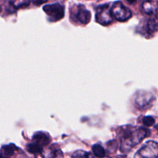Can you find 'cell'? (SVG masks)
<instances>
[{"label": "cell", "mask_w": 158, "mask_h": 158, "mask_svg": "<svg viewBox=\"0 0 158 158\" xmlns=\"http://www.w3.org/2000/svg\"><path fill=\"white\" fill-rule=\"evenodd\" d=\"M15 150H17L16 147L14 144H9L3 146L2 151L0 152V157H11L15 154Z\"/></svg>", "instance_id": "30bf717a"}, {"label": "cell", "mask_w": 158, "mask_h": 158, "mask_svg": "<svg viewBox=\"0 0 158 158\" xmlns=\"http://www.w3.org/2000/svg\"><path fill=\"white\" fill-rule=\"evenodd\" d=\"M43 10L49 17L51 21H59L64 16V7L60 3L46 5L43 6Z\"/></svg>", "instance_id": "3957f363"}, {"label": "cell", "mask_w": 158, "mask_h": 158, "mask_svg": "<svg viewBox=\"0 0 158 158\" xmlns=\"http://www.w3.org/2000/svg\"><path fill=\"white\" fill-rule=\"evenodd\" d=\"M32 140L35 143H38L40 146L44 147L49 144L51 141V138L49 135L46 133L37 132L32 137Z\"/></svg>", "instance_id": "ba28073f"}, {"label": "cell", "mask_w": 158, "mask_h": 158, "mask_svg": "<svg viewBox=\"0 0 158 158\" xmlns=\"http://www.w3.org/2000/svg\"><path fill=\"white\" fill-rule=\"evenodd\" d=\"M136 157H157L158 143L150 140L148 141L135 154Z\"/></svg>", "instance_id": "277c9868"}, {"label": "cell", "mask_w": 158, "mask_h": 158, "mask_svg": "<svg viewBox=\"0 0 158 158\" xmlns=\"http://www.w3.org/2000/svg\"><path fill=\"white\" fill-rule=\"evenodd\" d=\"M1 10H2V9H1V6H0V12H1Z\"/></svg>", "instance_id": "ac0fdd59"}, {"label": "cell", "mask_w": 158, "mask_h": 158, "mask_svg": "<svg viewBox=\"0 0 158 158\" xmlns=\"http://www.w3.org/2000/svg\"><path fill=\"white\" fill-rule=\"evenodd\" d=\"M75 17L79 23L82 24H87L91 19V13L89 10L86 9L83 5H79L77 6V10L75 14Z\"/></svg>", "instance_id": "52a82bcc"}, {"label": "cell", "mask_w": 158, "mask_h": 158, "mask_svg": "<svg viewBox=\"0 0 158 158\" xmlns=\"http://www.w3.org/2000/svg\"><path fill=\"white\" fill-rule=\"evenodd\" d=\"M155 123V120L151 116H148V117H143V123L146 127H151Z\"/></svg>", "instance_id": "5bb4252c"}, {"label": "cell", "mask_w": 158, "mask_h": 158, "mask_svg": "<svg viewBox=\"0 0 158 158\" xmlns=\"http://www.w3.org/2000/svg\"><path fill=\"white\" fill-rule=\"evenodd\" d=\"M110 12L113 18H115L117 21L120 22L127 21L132 16V12L131 9L120 1L114 3L110 9Z\"/></svg>", "instance_id": "7a4b0ae2"}, {"label": "cell", "mask_w": 158, "mask_h": 158, "mask_svg": "<svg viewBox=\"0 0 158 158\" xmlns=\"http://www.w3.org/2000/svg\"><path fill=\"white\" fill-rule=\"evenodd\" d=\"M92 151L94 155L97 157H103L106 156V151L104 148L100 144H94L92 148Z\"/></svg>", "instance_id": "4fadbf2b"}, {"label": "cell", "mask_w": 158, "mask_h": 158, "mask_svg": "<svg viewBox=\"0 0 158 158\" xmlns=\"http://www.w3.org/2000/svg\"><path fill=\"white\" fill-rule=\"evenodd\" d=\"M154 99V96L151 93L140 91L136 97L135 103L139 108H144L152 103Z\"/></svg>", "instance_id": "8992f818"}, {"label": "cell", "mask_w": 158, "mask_h": 158, "mask_svg": "<svg viewBox=\"0 0 158 158\" xmlns=\"http://www.w3.org/2000/svg\"><path fill=\"white\" fill-rule=\"evenodd\" d=\"M148 131L146 128H128L122 137L120 150L123 153H128L134 147L137 146L145 137L148 136Z\"/></svg>", "instance_id": "6da1fadb"}, {"label": "cell", "mask_w": 158, "mask_h": 158, "mask_svg": "<svg viewBox=\"0 0 158 158\" xmlns=\"http://www.w3.org/2000/svg\"><path fill=\"white\" fill-rule=\"evenodd\" d=\"M26 150L29 153L32 154H41L43 152V147L40 146V144L36 143H29L26 146Z\"/></svg>", "instance_id": "8fae6325"}, {"label": "cell", "mask_w": 158, "mask_h": 158, "mask_svg": "<svg viewBox=\"0 0 158 158\" xmlns=\"http://www.w3.org/2000/svg\"><path fill=\"white\" fill-rule=\"evenodd\" d=\"M158 3L157 4L153 0H146L143 4V9L148 14H153L157 12Z\"/></svg>", "instance_id": "9c48e42d"}, {"label": "cell", "mask_w": 158, "mask_h": 158, "mask_svg": "<svg viewBox=\"0 0 158 158\" xmlns=\"http://www.w3.org/2000/svg\"><path fill=\"white\" fill-rule=\"evenodd\" d=\"M157 3H158V2H157Z\"/></svg>", "instance_id": "d6986e66"}, {"label": "cell", "mask_w": 158, "mask_h": 158, "mask_svg": "<svg viewBox=\"0 0 158 158\" xmlns=\"http://www.w3.org/2000/svg\"><path fill=\"white\" fill-rule=\"evenodd\" d=\"M127 2H129L130 4H133V3H134L137 2V0H127Z\"/></svg>", "instance_id": "e0dca14e"}, {"label": "cell", "mask_w": 158, "mask_h": 158, "mask_svg": "<svg viewBox=\"0 0 158 158\" xmlns=\"http://www.w3.org/2000/svg\"><path fill=\"white\" fill-rule=\"evenodd\" d=\"M27 3L32 2V4L35 5V6H40V5L43 4V3H46L47 0H27Z\"/></svg>", "instance_id": "2e32d148"}, {"label": "cell", "mask_w": 158, "mask_h": 158, "mask_svg": "<svg viewBox=\"0 0 158 158\" xmlns=\"http://www.w3.org/2000/svg\"><path fill=\"white\" fill-rule=\"evenodd\" d=\"M89 156H90V154H89V153L83 151H76V152L73 154V157H89Z\"/></svg>", "instance_id": "9a60e30c"}, {"label": "cell", "mask_w": 158, "mask_h": 158, "mask_svg": "<svg viewBox=\"0 0 158 158\" xmlns=\"http://www.w3.org/2000/svg\"><path fill=\"white\" fill-rule=\"evenodd\" d=\"M158 29V15L151 18L148 22V30L151 33H154Z\"/></svg>", "instance_id": "7c38bea8"}, {"label": "cell", "mask_w": 158, "mask_h": 158, "mask_svg": "<svg viewBox=\"0 0 158 158\" xmlns=\"http://www.w3.org/2000/svg\"><path fill=\"white\" fill-rule=\"evenodd\" d=\"M96 20L98 23L103 26H106L112 23L113 15L111 14L109 5H102L97 9L96 13Z\"/></svg>", "instance_id": "5b68a950"}]
</instances>
